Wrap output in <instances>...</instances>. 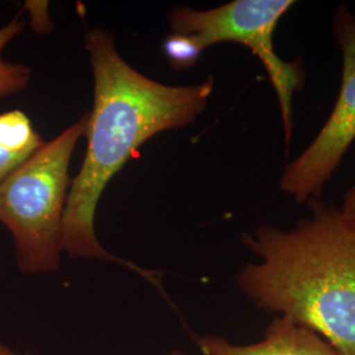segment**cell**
Listing matches in <instances>:
<instances>
[{
	"label": "cell",
	"instance_id": "obj_1",
	"mask_svg": "<svg viewBox=\"0 0 355 355\" xmlns=\"http://www.w3.org/2000/svg\"><path fill=\"white\" fill-rule=\"evenodd\" d=\"M86 49L94 71V108L87 114V150L71 182L64 215V252L73 258L116 262L161 288L159 272L108 253L95 233V214L104 189L141 145L153 136L186 127L203 114L214 92L208 78L195 86H167L142 76L120 57L114 40L96 28Z\"/></svg>",
	"mask_w": 355,
	"mask_h": 355
},
{
	"label": "cell",
	"instance_id": "obj_2",
	"mask_svg": "<svg viewBox=\"0 0 355 355\" xmlns=\"http://www.w3.org/2000/svg\"><path fill=\"white\" fill-rule=\"evenodd\" d=\"M291 229L261 225L242 236L261 258L237 287L266 313L315 330L338 355H355V220L320 198Z\"/></svg>",
	"mask_w": 355,
	"mask_h": 355
},
{
	"label": "cell",
	"instance_id": "obj_3",
	"mask_svg": "<svg viewBox=\"0 0 355 355\" xmlns=\"http://www.w3.org/2000/svg\"><path fill=\"white\" fill-rule=\"evenodd\" d=\"M87 114L33 153L0 184V223L12 234L16 263L26 274L55 271L64 252L69 166L86 133Z\"/></svg>",
	"mask_w": 355,
	"mask_h": 355
},
{
	"label": "cell",
	"instance_id": "obj_4",
	"mask_svg": "<svg viewBox=\"0 0 355 355\" xmlns=\"http://www.w3.org/2000/svg\"><path fill=\"white\" fill-rule=\"evenodd\" d=\"M293 6L292 0H233L205 11L178 7L168 16L175 33L192 35L204 51L218 42H237L261 61L279 102L287 149L293 135V96L304 87L306 74L300 58L290 62L277 53L274 33Z\"/></svg>",
	"mask_w": 355,
	"mask_h": 355
},
{
	"label": "cell",
	"instance_id": "obj_5",
	"mask_svg": "<svg viewBox=\"0 0 355 355\" xmlns=\"http://www.w3.org/2000/svg\"><path fill=\"white\" fill-rule=\"evenodd\" d=\"M333 35L343 55L341 87L327 123L304 152L284 167L280 190L297 203L318 199L355 140V15L338 6Z\"/></svg>",
	"mask_w": 355,
	"mask_h": 355
},
{
	"label": "cell",
	"instance_id": "obj_6",
	"mask_svg": "<svg viewBox=\"0 0 355 355\" xmlns=\"http://www.w3.org/2000/svg\"><path fill=\"white\" fill-rule=\"evenodd\" d=\"M198 346L203 355H338L315 330L286 316L274 318L259 343L236 345L220 336H204Z\"/></svg>",
	"mask_w": 355,
	"mask_h": 355
},
{
	"label": "cell",
	"instance_id": "obj_7",
	"mask_svg": "<svg viewBox=\"0 0 355 355\" xmlns=\"http://www.w3.org/2000/svg\"><path fill=\"white\" fill-rule=\"evenodd\" d=\"M42 145L24 112L13 110L0 114V184Z\"/></svg>",
	"mask_w": 355,
	"mask_h": 355
},
{
	"label": "cell",
	"instance_id": "obj_8",
	"mask_svg": "<svg viewBox=\"0 0 355 355\" xmlns=\"http://www.w3.org/2000/svg\"><path fill=\"white\" fill-rule=\"evenodd\" d=\"M23 28L24 21L19 16L0 28V98L10 96L24 89L31 78V69L28 66L7 62L1 55L8 42L20 35Z\"/></svg>",
	"mask_w": 355,
	"mask_h": 355
},
{
	"label": "cell",
	"instance_id": "obj_9",
	"mask_svg": "<svg viewBox=\"0 0 355 355\" xmlns=\"http://www.w3.org/2000/svg\"><path fill=\"white\" fill-rule=\"evenodd\" d=\"M204 49L192 35L171 33L164 42V51L171 66L177 70L189 69L198 62Z\"/></svg>",
	"mask_w": 355,
	"mask_h": 355
},
{
	"label": "cell",
	"instance_id": "obj_10",
	"mask_svg": "<svg viewBox=\"0 0 355 355\" xmlns=\"http://www.w3.org/2000/svg\"><path fill=\"white\" fill-rule=\"evenodd\" d=\"M343 215L355 220V183L352 189L347 191L345 199H343V207H341Z\"/></svg>",
	"mask_w": 355,
	"mask_h": 355
},
{
	"label": "cell",
	"instance_id": "obj_11",
	"mask_svg": "<svg viewBox=\"0 0 355 355\" xmlns=\"http://www.w3.org/2000/svg\"><path fill=\"white\" fill-rule=\"evenodd\" d=\"M0 355H26V354H20V353H17V352H15L12 350L10 346H7L6 343H1L0 341Z\"/></svg>",
	"mask_w": 355,
	"mask_h": 355
},
{
	"label": "cell",
	"instance_id": "obj_12",
	"mask_svg": "<svg viewBox=\"0 0 355 355\" xmlns=\"http://www.w3.org/2000/svg\"><path fill=\"white\" fill-rule=\"evenodd\" d=\"M166 355H187L186 353H183V352H179V350H174V352H170L168 354Z\"/></svg>",
	"mask_w": 355,
	"mask_h": 355
}]
</instances>
